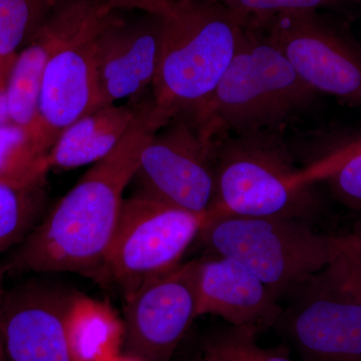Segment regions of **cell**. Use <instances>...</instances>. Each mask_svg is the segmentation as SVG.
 <instances>
[{
  "instance_id": "8992f818",
  "label": "cell",
  "mask_w": 361,
  "mask_h": 361,
  "mask_svg": "<svg viewBox=\"0 0 361 361\" xmlns=\"http://www.w3.org/2000/svg\"><path fill=\"white\" fill-rule=\"evenodd\" d=\"M120 11L106 0H56L47 20L54 49L42 75L37 121L28 129L47 152L68 126L101 108L97 40Z\"/></svg>"
},
{
  "instance_id": "4dcf8cb0",
  "label": "cell",
  "mask_w": 361,
  "mask_h": 361,
  "mask_svg": "<svg viewBox=\"0 0 361 361\" xmlns=\"http://www.w3.org/2000/svg\"><path fill=\"white\" fill-rule=\"evenodd\" d=\"M0 361H6V357H4V353L0 356Z\"/></svg>"
},
{
  "instance_id": "ac0fdd59",
  "label": "cell",
  "mask_w": 361,
  "mask_h": 361,
  "mask_svg": "<svg viewBox=\"0 0 361 361\" xmlns=\"http://www.w3.org/2000/svg\"><path fill=\"white\" fill-rule=\"evenodd\" d=\"M302 171L307 182L324 180L338 203L361 213V137L327 152Z\"/></svg>"
},
{
  "instance_id": "d4e9b609",
  "label": "cell",
  "mask_w": 361,
  "mask_h": 361,
  "mask_svg": "<svg viewBox=\"0 0 361 361\" xmlns=\"http://www.w3.org/2000/svg\"><path fill=\"white\" fill-rule=\"evenodd\" d=\"M8 77L0 73V126L11 123L9 118L8 106H7L6 89Z\"/></svg>"
},
{
  "instance_id": "cb8c5ba5",
  "label": "cell",
  "mask_w": 361,
  "mask_h": 361,
  "mask_svg": "<svg viewBox=\"0 0 361 361\" xmlns=\"http://www.w3.org/2000/svg\"><path fill=\"white\" fill-rule=\"evenodd\" d=\"M118 11L165 14L174 0H106Z\"/></svg>"
},
{
  "instance_id": "7402d4cb",
  "label": "cell",
  "mask_w": 361,
  "mask_h": 361,
  "mask_svg": "<svg viewBox=\"0 0 361 361\" xmlns=\"http://www.w3.org/2000/svg\"><path fill=\"white\" fill-rule=\"evenodd\" d=\"M257 334L249 327L222 330L206 342L200 361H294L280 349L259 345Z\"/></svg>"
},
{
  "instance_id": "5b68a950",
  "label": "cell",
  "mask_w": 361,
  "mask_h": 361,
  "mask_svg": "<svg viewBox=\"0 0 361 361\" xmlns=\"http://www.w3.org/2000/svg\"><path fill=\"white\" fill-rule=\"evenodd\" d=\"M197 239L246 266L279 301L353 247L348 234L318 232L307 221L223 214H207Z\"/></svg>"
},
{
  "instance_id": "6da1fadb",
  "label": "cell",
  "mask_w": 361,
  "mask_h": 361,
  "mask_svg": "<svg viewBox=\"0 0 361 361\" xmlns=\"http://www.w3.org/2000/svg\"><path fill=\"white\" fill-rule=\"evenodd\" d=\"M173 116L153 97L142 99L115 149L97 161L13 249V273L71 272L104 279V264L142 151Z\"/></svg>"
},
{
  "instance_id": "8fae6325",
  "label": "cell",
  "mask_w": 361,
  "mask_h": 361,
  "mask_svg": "<svg viewBox=\"0 0 361 361\" xmlns=\"http://www.w3.org/2000/svg\"><path fill=\"white\" fill-rule=\"evenodd\" d=\"M199 259L147 280L126 299L128 355L141 361H170L198 317Z\"/></svg>"
},
{
  "instance_id": "d6986e66",
  "label": "cell",
  "mask_w": 361,
  "mask_h": 361,
  "mask_svg": "<svg viewBox=\"0 0 361 361\" xmlns=\"http://www.w3.org/2000/svg\"><path fill=\"white\" fill-rule=\"evenodd\" d=\"M49 170V152L30 130L13 123L0 126V182L37 184L45 182Z\"/></svg>"
},
{
  "instance_id": "ffe728a7",
  "label": "cell",
  "mask_w": 361,
  "mask_h": 361,
  "mask_svg": "<svg viewBox=\"0 0 361 361\" xmlns=\"http://www.w3.org/2000/svg\"><path fill=\"white\" fill-rule=\"evenodd\" d=\"M44 183L20 186L0 182V255L20 245L44 217Z\"/></svg>"
},
{
  "instance_id": "7a4b0ae2",
  "label": "cell",
  "mask_w": 361,
  "mask_h": 361,
  "mask_svg": "<svg viewBox=\"0 0 361 361\" xmlns=\"http://www.w3.org/2000/svg\"><path fill=\"white\" fill-rule=\"evenodd\" d=\"M163 18L152 97L173 118L194 121L234 59L246 23L220 0H174Z\"/></svg>"
},
{
  "instance_id": "30bf717a",
  "label": "cell",
  "mask_w": 361,
  "mask_h": 361,
  "mask_svg": "<svg viewBox=\"0 0 361 361\" xmlns=\"http://www.w3.org/2000/svg\"><path fill=\"white\" fill-rule=\"evenodd\" d=\"M255 23L317 94L361 109V45L325 23L317 11L279 14Z\"/></svg>"
},
{
  "instance_id": "484cf974",
  "label": "cell",
  "mask_w": 361,
  "mask_h": 361,
  "mask_svg": "<svg viewBox=\"0 0 361 361\" xmlns=\"http://www.w3.org/2000/svg\"><path fill=\"white\" fill-rule=\"evenodd\" d=\"M351 244L355 248H361V219L353 226V232L348 234Z\"/></svg>"
},
{
  "instance_id": "ba28073f",
  "label": "cell",
  "mask_w": 361,
  "mask_h": 361,
  "mask_svg": "<svg viewBox=\"0 0 361 361\" xmlns=\"http://www.w3.org/2000/svg\"><path fill=\"white\" fill-rule=\"evenodd\" d=\"M206 217L142 193L125 199L104 278L127 299L147 280L180 264Z\"/></svg>"
},
{
  "instance_id": "9a60e30c",
  "label": "cell",
  "mask_w": 361,
  "mask_h": 361,
  "mask_svg": "<svg viewBox=\"0 0 361 361\" xmlns=\"http://www.w3.org/2000/svg\"><path fill=\"white\" fill-rule=\"evenodd\" d=\"M141 101L101 106L71 123L49 151L51 169L94 165L110 155L129 130Z\"/></svg>"
},
{
  "instance_id": "2e32d148",
  "label": "cell",
  "mask_w": 361,
  "mask_h": 361,
  "mask_svg": "<svg viewBox=\"0 0 361 361\" xmlns=\"http://www.w3.org/2000/svg\"><path fill=\"white\" fill-rule=\"evenodd\" d=\"M66 330L75 361H111L120 355L125 325L109 304L75 292Z\"/></svg>"
},
{
  "instance_id": "3957f363",
  "label": "cell",
  "mask_w": 361,
  "mask_h": 361,
  "mask_svg": "<svg viewBox=\"0 0 361 361\" xmlns=\"http://www.w3.org/2000/svg\"><path fill=\"white\" fill-rule=\"evenodd\" d=\"M316 94L264 30L249 23L217 89L192 122L214 140L280 132Z\"/></svg>"
},
{
  "instance_id": "9c48e42d",
  "label": "cell",
  "mask_w": 361,
  "mask_h": 361,
  "mask_svg": "<svg viewBox=\"0 0 361 361\" xmlns=\"http://www.w3.org/2000/svg\"><path fill=\"white\" fill-rule=\"evenodd\" d=\"M134 180L137 193L207 215L217 191L215 140L189 118L175 116L145 147Z\"/></svg>"
},
{
  "instance_id": "603a6c76",
  "label": "cell",
  "mask_w": 361,
  "mask_h": 361,
  "mask_svg": "<svg viewBox=\"0 0 361 361\" xmlns=\"http://www.w3.org/2000/svg\"><path fill=\"white\" fill-rule=\"evenodd\" d=\"M246 23H261L279 14L317 11L341 6L343 0H220Z\"/></svg>"
},
{
  "instance_id": "83f0119b",
  "label": "cell",
  "mask_w": 361,
  "mask_h": 361,
  "mask_svg": "<svg viewBox=\"0 0 361 361\" xmlns=\"http://www.w3.org/2000/svg\"><path fill=\"white\" fill-rule=\"evenodd\" d=\"M111 361H141L140 360H137V357H134V356L132 355H118V357H116L115 360H113Z\"/></svg>"
},
{
  "instance_id": "f1b7e54d",
  "label": "cell",
  "mask_w": 361,
  "mask_h": 361,
  "mask_svg": "<svg viewBox=\"0 0 361 361\" xmlns=\"http://www.w3.org/2000/svg\"><path fill=\"white\" fill-rule=\"evenodd\" d=\"M2 275H4V268L0 265V290L2 289Z\"/></svg>"
},
{
  "instance_id": "7c38bea8",
  "label": "cell",
  "mask_w": 361,
  "mask_h": 361,
  "mask_svg": "<svg viewBox=\"0 0 361 361\" xmlns=\"http://www.w3.org/2000/svg\"><path fill=\"white\" fill-rule=\"evenodd\" d=\"M75 292L30 278L0 297V338L6 361H75L66 316Z\"/></svg>"
},
{
  "instance_id": "5bb4252c",
  "label": "cell",
  "mask_w": 361,
  "mask_h": 361,
  "mask_svg": "<svg viewBox=\"0 0 361 361\" xmlns=\"http://www.w3.org/2000/svg\"><path fill=\"white\" fill-rule=\"evenodd\" d=\"M283 305L250 269L232 258L199 259L198 316L263 332L277 325Z\"/></svg>"
},
{
  "instance_id": "277c9868",
  "label": "cell",
  "mask_w": 361,
  "mask_h": 361,
  "mask_svg": "<svg viewBox=\"0 0 361 361\" xmlns=\"http://www.w3.org/2000/svg\"><path fill=\"white\" fill-rule=\"evenodd\" d=\"M280 132L215 140V202L208 214L293 218L314 223L323 201L306 182Z\"/></svg>"
},
{
  "instance_id": "f546056e",
  "label": "cell",
  "mask_w": 361,
  "mask_h": 361,
  "mask_svg": "<svg viewBox=\"0 0 361 361\" xmlns=\"http://www.w3.org/2000/svg\"><path fill=\"white\" fill-rule=\"evenodd\" d=\"M2 291H4V288L0 290V297H1ZM2 353H4V351H2L1 338H0V356L2 355Z\"/></svg>"
},
{
  "instance_id": "4fadbf2b",
  "label": "cell",
  "mask_w": 361,
  "mask_h": 361,
  "mask_svg": "<svg viewBox=\"0 0 361 361\" xmlns=\"http://www.w3.org/2000/svg\"><path fill=\"white\" fill-rule=\"evenodd\" d=\"M163 26V14L142 13L129 20L120 13L101 32L94 56L101 106L142 99L158 71Z\"/></svg>"
},
{
  "instance_id": "44dd1931",
  "label": "cell",
  "mask_w": 361,
  "mask_h": 361,
  "mask_svg": "<svg viewBox=\"0 0 361 361\" xmlns=\"http://www.w3.org/2000/svg\"><path fill=\"white\" fill-rule=\"evenodd\" d=\"M56 0H0V59L14 61L44 25Z\"/></svg>"
},
{
  "instance_id": "4316f807",
  "label": "cell",
  "mask_w": 361,
  "mask_h": 361,
  "mask_svg": "<svg viewBox=\"0 0 361 361\" xmlns=\"http://www.w3.org/2000/svg\"><path fill=\"white\" fill-rule=\"evenodd\" d=\"M353 250H355L356 263H357L358 270H360L361 276V248H355V247H353Z\"/></svg>"
},
{
  "instance_id": "e0dca14e",
  "label": "cell",
  "mask_w": 361,
  "mask_h": 361,
  "mask_svg": "<svg viewBox=\"0 0 361 361\" xmlns=\"http://www.w3.org/2000/svg\"><path fill=\"white\" fill-rule=\"evenodd\" d=\"M54 49L52 35L44 26L14 61L6 97L11 122L30 129L37 118L42 75Z\"/></svg>"
},
{
  "instance_id": "52a82bcc",
  "label": "cell",
  "mask_w": 361,
  "mask_h": 361,
  "mask_svg": "<svg viewBox=\"0 0 361 361\" xmlns=\"http://www.w3.org/2000/svg\"><path fill=\"white\" fill-rule=\"evenodd\" d=\"M284 299L276 326L302 361H361V276L353 247Z\"/></svg>"
}]
</instances>
